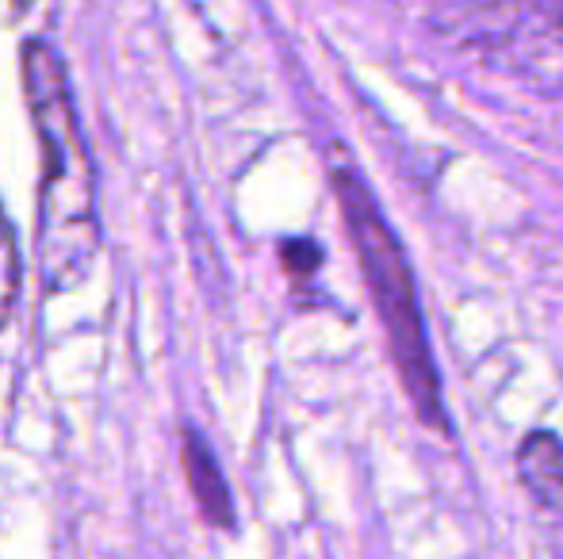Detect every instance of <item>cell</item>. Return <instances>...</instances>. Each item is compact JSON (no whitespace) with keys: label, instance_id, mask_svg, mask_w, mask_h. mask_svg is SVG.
<instances>
[{"label":"cell","instance_id":"7a4b0ae2","mask_svg":"<svg viewBox=\"0 0 563 559\" xmlns=\"http://www.w3.org/2000/svg\"><path fill=\"white\" fill-rule=\"evenodd\" d=\"M330 185H334L341 223H345V234L356 249V265H361L364 283H368L372 306L379 314L387 353H391V365L399 372L402 391H407L418 422L426 429L449 437L452 422L445 411V395H441L438 360H433L430 334H426L422 303H418V280L415 269H410L407 249H402L395 226L387 223V215L379 211L372 188L349 165V157L334 154V161H330Z\"/></svg>","mask_w":563,"mask_h":559},{"label":"cell","instance_id":"6da1fadb","mask_svg":"<svg viewBox=\"0 0 563 559\" xmlns=\"http://www.w3.org/2000/svg\"><path fill=\"white\" fill-rule=\"evenodd\" d=\"M23 89L43 149L38 192V269L51 291H66L97 257V172L81 138L66 69L43 38H27L20 54Z\"/></svg>","mask_w":563,"mask_h":559},{"label":"cell","instance_id":"277c9868","mask_svg":"<svg viewBox=\"0 0 563 559\" xmlns=\"http://www.w3.org/2000/svg\"><path fill=\"white\" fill-rule=\"evenodd\" d=\"M185 471H188V487H192L196 502H200V514L211 525H219V529H230L234 525V502H230L227 479L219 471L216 456H211L208 440L192 429L185 433Z\"/></svg>","mask_w":563,"mask_h":559},{"label":"cell","instance_id":"3957f363","mask_svg":"<svg viewBox=\"0 0 563 559\" xmlns=\"http://www.w3.org/2000/svg\"><path fill=\"white\" fill-rule=\"evenodd\" d=\"M518 479L537 506L563 517V440L549 429H533L518 448Z\"/></svg>","mask_w":563,"mask_h":559},{"label":"cell","instance_id":"52a82bcc","mask_svg":"<svg viewBox=\"0 0 563 559\" xmlns=\"http://www.w3.org/2000/svg\"><path fill=\"white\" fill-rule=\"evenodd\" d=\"M552 4H556V12L563 15V0H552Z\"/></svg>","mask_w":563,"mask_h":559},{"label":"cell","instance_id":"5b68a950","mask_svg":"<svg viewBox=\"0 0 563 559\" xmlns=\"http://www.w3.org/2000/svg\"><path fill=\"white\" fill-rule=\"evenodd\" d=\"M15 299H20V246H15L12 223L0 211V329L12 318Z\"/></svg>","mask_w":563,"mask_h":559},{"label":"cell","instance_id":"8992f818","mask_svg":"<svg viewBox=\"0 0 563 559\" xmlns=\"http://www.w3.org/2000/svg\"><path fill=\"white\" fill-rule=\"evenodd\" d=\"M319 246H311V242H284V265L296 272H314L319 269Z\"/></svg>","mask_w":563,"mask_h":559}]
</instances>
